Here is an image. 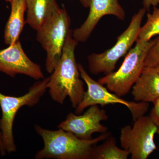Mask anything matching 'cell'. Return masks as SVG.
I'll return each mask as SVG.
<instances>
[{
    "label": "cell",
    "mask_w": 159,
    "mask_h": 159,
    "mask_svg": "<svg viewBox=\"0 0 159 159\" xmlns=\"http://www.w3.org/2000/svg\"><path fill=\"white\" fill-rule=\"evenodd\" d=\"M72 31H69L59 62L50 77L48 89L54 101L62 104L68 97L72 107L76 108L85 92L75 58V50L79 43L73 38Z\"/></svg>",
    "instance_id": "1"
},
{
    "label": "cell",
    "mask_w": 159,
    "mask_h": 159,
    "mask_svg": "<svg viewBox=\"0 0 159 159\" xmlns=\"http://www.w3.org/2000/svg\"><path fill=\"white\" fill-rule=\"evenodd\" d=\"M34 129L44 142L43 148L35 154L36 159H91L94 145L111 135L107 132L95 139L84 140L61 129L51 130L36 125Z\"/></svg>",
    "instance_id": "2"
},
{
    "label": "cell",
    "mask_w": 159,
    "mask_h": 159,
    "mask_svg": "<svg viewBox=\"0 0 159 159\" xmlns=\"http://www.w3.org/2000/svg\"><path fill=\"white\" fill-rule=\"evenodd\" d=\"M134 48L130 49L119 70L98 80L110 92L119 97L129 93L145 67V61L155 39L136 42Z\"/></svg>",
    "instance_id": "3"
},
{
    "label": "cell",
    "mask_w": 159,
    "mask_h": 159,
    "mask_svg": "<svg viewBox=\"0 0 159 159\" xmlns=\"http://www.w3.org/2000/svg\"><path fill=\"white\" fill-rule=\"evenodd\" d=\"M70 26V18L62 5L36 30V40L47 53L45 67L49 74L59 62Z\"/></svg>",
    "instance_id": "4"
},
{
    "label": "cell",
    "mask_w": 159,
    "mask_h": 159,
    "mask_svg": "<svg viewBox=\"0 0 159 159\" xmlns=\"http://www.w3.org/2000/svg\"><path fill=\"white\" fill-rule=\"evenodd\" d=\"M50 77L34 83L29 88V92L20 97L4 95L0 92V107L2 116L0 119V129L2 134L5 149L9 153L16 151L13 134L15 118L20 109L27 106L32 107L39 103L48 89Z\"/></svg>",
    "instance_id": "5"
},
{
    "label": "cell",
    "mask_w": 159,
    "mask_h": 159,
    "mask_svg": "<svg viewBox=\"0 0 159 159\" xmlns=\"http://www.w3.org/2000/svg\"><path fill=\"white\" fill-rule=\"evenodd\" d=\"M146 11L145 8H142L134 15L128 28L117 37V42L112 48L100 54L89 55L87 60L91 74L107 75L114 72L118 60L127 53L136 41Z\"/></svg>",
    "instance_id": "6"
},
{
    "label": "cell",
    "mask_w": 159,
    "mask_h": 159,
    "mask_svg": "<svg viewBox=\"0 0 159 159\" xmlns=\"http://www.w3.org/2000/svg\"><path fill=\"white\" fill-rule=\"evenodd\" d=\"M80 77L87 86L82 101L75 108V114L80 115L85 109L93 105L104 106L120 104L125 105L130 111L134 121L143 116L148 111V102L129 101L112 94L104 86L90 77L81 64H78Z\"/></svg>",
    "instance_id": "7"
},
{
    "label": "cell",
    "mask_w": 159,
    "mask_h": 159,
    "mask_svg": "<svg viewBox=\"0 0 159 159\" xmlns=\"http://www.w3.org/2000/svg\"><path fill=\"white\" fill-rule=\"evenodd\" d=\"M157 132L150 117L143 116L134 121L133 126L126 125L121 129V147L129 152L131 159H147L157 149L154 138Z\"/></svg>",
    "instance_id": "8"
},
{
    "label": "cell",
    "mask_w": 159,
    "mask_h": 159,
    "mask_svg": "<svg viewBox=\"0 0 159 159\" xmlns=\"http://www.w3.org/2000/svg\"><path fill=\"white\" fill-rule=\"evenodd\" d=\"M108 119L106 111L100 109L98 105H93L83 115L70 113L57 127L72 133L79 139L90 140L93 134L107 132L108 128L100 122Z\"/></svg>",
    "instance_id": "9"
},
{
    "label": "cell",
    "mask_w": 159,
    "mask_h": 159,
    "mask_svg": "<svg viewBox=\"0 0 159 159\" xmlns=\"http://www.w3.org/2000/svg\"><path fill=\"white\" fill-rule=\"evenodd\" d=\"M0 72L12 78L23 74L38 80L44 78L40 66L26 55L19 40L0 50Z\"/></svg>",
    "instance_id": "10"
},
{
    "label": "cell",
    "mask_w": 159,
    "mask_h": 159,
    "mask_svg": "<svg viewBox=\"0 0 159 159\" xmlns=\"http://www.w3.org/2000/svg\"><path fill=\"white\" fill-rule=\"evenodd\" d=\"M89 12L86 20L79 28L72 31V35L78 43H85L90 36L101 18L112 15L124 20L125 11L119 0H91Z\"/></svg>",
    "instance_id": "11"
},
{
    "label": "cell",
    "mask_w": 159,
    "mask_h": 159,
    "mask_svg": "<svg viewBox=\"0 0 159 159\" xmlns=\"http://www.w3.org/2000/svg\"><path fill=\"white\" fill-rule=\"evenodd\" d=\"M132 89L136 102H153L159 99V73L155 68L145 67Z\"/></svg>",
    "instance_id": "12"
},
{
    "label": "cell",
    "mask_w": 159,
    "mask_h": 159,
    "mask_svg": "<svg viewBox=\"0 0 159 159\" xmlns=\"http://www.w3.org/2000/svg\"><path fill=\"white\" fill-rule=\"evenodd\" d=\"M25 2L26 24L35 31L60 8L56 0H25Z\"/></svg>",
    "instance_id": "13"
},
{
    "label": "cell",
    "mask_w": 159,
    "mask_h": 159,
    "mask_svg": "<svg viewBox=\"0 0 159 159\" xmlns=\"http://www.w3.org/2000/svg\"><path fill=\"white\" fill-rule=\"evenodd\" d=\"M11 11L4 33L5 43L13 44L19 40L26 23L25 19L26 6L25 0H14L11 2Z\"/></svg>",
    "instance_id": "14"
},
{
    "label": "cell",
    "mask_w": 159,
    "mask_h": 159,
    "mask_svg": "<svg viewBox=\"0 0 159 159\" xmlns=\"http://www.w3.org/2000/svg\"><path fill=\"white\" fill-rule=\"evenodd\" d=\"M129 155L127 151L119 148L115 138L110 135L102 145H94L91 159H127Z\"/></svg>",
    "instance_id": "15"
},
{
    "label": "cell",
    "mask_w": 159,
    "mask_h": 159,
    "mask_svg": "<svg viewBox=\"0 0 159 159\" xmlns=\"http://www.w3.org/2000/svg\"><path fill=\"white\" fill-rule=\"evenodd\" d=\"M159 34V9L154 7L152 13L147 14L146 22L141 27L136 42L150 40L152 38Z\"/></svg>",
    "instance_id": "16"
},
{
    "label": "cell",
    "mask_w": 159,
    "mask_h": 159,
    "mask_svg": "<svg viewBox=\"0 0 159 159\" xmlns=\"http://www.w3.org/2000/svg\"><path fill=\"white\" fill-rule=\"evenodd\" d=\"M159 64V37L155 39L145 61V67H154Z\"/></svg>",
    "instance_id": "17"
},
{
    "label": "cell",
    "mask_w": 159,
    "mask_h": 159,
    "mask_svg": "<svg viewBox=\"0 0 159 159\" xmlns=\"http://www.w3.org/2000/svg\"><path fill=\"white\" fill-rule=\"evenodd\" d=\"M153 107L151 111L149 116L157 129V134L159 135V98L153 102Z\"/></svg>",
    "instance_id": "18"
},
{
    "label": "cell",
    "mask_w": 159,
    "mask_h": 159,
    "mask_svg": "<svg viewBox=\"0 0 159 159\" xmlns=\"http://www.w3.org/2000/svg\"><path fill=\"white\" fill-rule=\"evenodd\" d=\"M143 4L144 8L149 11L152 6L157 7L159 5V0H144Z\"/></svg>",
    "instance_id": "19"
},
{
    "label": "cell",
    "mask_w": 159,
    "mask_h": 159,
    "mask_svg": "<svg viewBox=\"0 0 159 159\" xmlns=\"http://www.w3.org/2000/svg\"><path fill=\"white\" fill-rule=\"evenodd\" d=\"M6 152H7L5 149L3 142L2 134L0 129V154L3 157L6 155Z\"/></svg>",
    "instance_id": "20"
},
{
    "label": "cell",
    "mask_w": 159,
    "mask_h": 159,
    "mask_svg": "<svg viewBox=\"0 0 159 159\" xmlns=\"http://www.w3.org/2000/svg\"><path fill=\"white\" fill-rule=\"evenodd\" d=\"M80 2L84 7L88 8L89 7L91 0H80Z\"/></svg>",
    "instance_id": "21"
},
{
    "label": "cell",
    "mask_w": 159,
    "mask_h": 159,
    "mask_svg": "<svg viewBox=\"0 0 159 159\" xmlns=\"http://www.w3.org/2000/svg\"><path fill=\"white\" fill-rule=\"evenodd\" d=\"M155 68L156 70H157V71L159 73V64H158L155 67H154Z\"/></svg>",
    "instance_id": "22"
},
{
    "label": "cell",
    "mask_w": 159,
    "mask_h": 159,
    "mask_svg": "<svg viewBox=\"0 0 159 159\" xmlns=\"http://www.w3.org/2000/svg\"><path fill=\"white\" fill-rule=\"evenodd\" d=\"M6 2H9L11 3V2H12V1H14V0H6Z\"/></svg>",
    "instance_id": "23"
},
{
    "label": "cell",
    "mask_w": 159,
    "mask_h": 159,
    "mask_svg": "<svg viewBox=\"0 0 159 159\" xmlns=\"http://www.w3.org/2000/svg\"><path fill=\"white\" fill-rule=\"evenodd\" d=\"M70 1H73V0H70Z\"/></svg>",
    "instance_id": "24"
}]
</instances>
